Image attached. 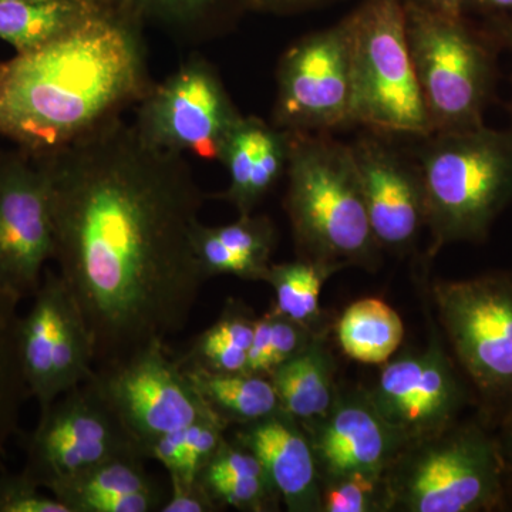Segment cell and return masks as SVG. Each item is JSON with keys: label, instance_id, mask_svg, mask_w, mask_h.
<instances>
[{"label": "cell", "instance_id": "1", "mask_svg": "<svg viewBox=\"0 0 512 512\" xmlns=\"http://www.w3.org/2000/svg\"><path fill=\"white\" fill-rule=\"evenodd\" d=\"M45 161L57 274L82 313L96 367L165 342L207 278L194 249L204 195L181 154L111 120Z\"/></svg>", "mask_w": 512, "mask_h": 512}, {"label": "cell", "instance_id": "2", "mask_svg": "<svg viewBox=\"0 0 512 512\" xmlns=\"http://www.w3.org/2000/svg\"><path fill=\"white\" fill-rule=\"evenodd\" d=\"M143 32L93 12L72 32L0 63V137L46 156L137 106L153 84Z\"/></svg>", "mask_w": 512, "mask_h": 512}, {"label": "cell", "instance_id": "3", "mask_svg": "<svg viewBox=\"0 0 512 512\" xmlns=\"http://www.w3.org/2000/svg\"><path fill=\"white\" fill-rule=\"evenodd\" d=\"M285 210L303 258L373 268L379 256L352 148L291 131Z\"/></svg>", "mask_w": 512, "mask_h": 512}, {"label": "cell", "instance_id": "4", "mask_svg": "<svg viewBox=\"0 0 512 512\" xmlns=\"http://www.w3.org/2000/svg\"><path fill=\"white\" fill-rule=\"evenodd\" d=\"M420 174L429 255L454 242H481L512 200V127L481 124L426 137Z\"/></svg>", "mask_w": 512, "mask_h": 512}, {"label": "cell", "instance_id": "5", "mask_svg": "<svg viewBox=\"0 0 512 512\" xmlns=\"http://www.w3.org/2000/svg\"><path fill=\"white\" fill-rule=\"evenodd\" d=\"M387 510L490 512L510 507L497 436L476 421L413 441L386 474Z\"/></svg>", "mask_w": 512, "mask_h": 512}, {"label": "cell", "instance_id": "6", "mask_svg": "<svg viewBox=\"0 0 512 512\" xmlns=\"http://www.w3.org/2000/svg\"><path fill=\"white\" fill-rule=\"evenodd\" d=\"M406 30L421 96L434 133L484 124L497 83V49L490 33L466 20L407 2Z\"/></svg>", "mask_w": 512, "mask_h": 512}, {"label": "cell", "instance_id": "7", "mask_svg": "<svg viewBox=\"0 0 512 512\" xmlns=\"http://www.w3.org/2000/svg\"><path fill=\"white\" fill-rule=\"evenodd\" d=\"M349 16L353 124L377 134L431 136L407 40L404 0H365Z\"/></svg>", "mask_w": 512, "mask_h": 512}, {"label": "cell", "instance_id": "8", "mask_svg": "<svg viewBox=\"0 0 512 512\" xmlns=\"http://www.w3.org/2000/svg\"><path fill=\"white\" fill-rule=\"evenodd\" d=\"M433 298L457 362L500 420L512 410V274L437 282Z\"/></svg>", "mask_w": 512, "mask_h": 512}, {"label": "cell", "instance_id": "9", "mask_svg": "<svg viewBox=\"0 0 512 512\" xmlns=\"http://www.w3.org/2000/svg\"><path fill=\"white\" fill-rule=\"evenodd\" d=\"M87 382L146 458L148 446L165 434L200 420H217L201 402L178 359L167 352L165 342L156 340L124 359L94 367Z\"/></svg>", "mask_w": 512, "mask_h": 512}, {"label": "cell", "instance_id": "10", "mask_svg": "<svg viewBox=\"0 0 512 512\" xmlns=\"http://www.w3.org/2000/svg\"><path fill=\"white\" fill-rule=\"evenodd\" d=\"M272 124L295 133L353 126L352 20L296 40L279 60Z\"/></svg>", "mask_w": 512, "mask_h": 512}, {"label": "cell", "instance_id": "11", "mask_svg": "<svg viewBox=\"0 0 512 512\" xmlns=\"http://www.w3.org/2000/svg\"><path fill=\"white\" fill-rule=\"evenodd\" d=\"M241 116L217 69L194 55L163 82L151 84L137 103L133 126L150 146L218 161Z\"/></svg>", "mask_w": 512, "mask_h": 512}, {"label": "cell", "instance_id": "12", "mask_svg": "<svg viewBox=\"0 0 512 512\" xmlns=\"http://www.w3.org/2000/svg\"><path fill=\"white\" fill-rule=\"evenodd\" d=\"M25 453L23 471L46 491L57 481L111 458L147 460L90 382L40 410L36 429L25 439Z\"/></svg>", "mask_w": 512, "mask_h": 512}, {"label": "cell", "instance_id": "13", "mask_svg": "<svg viewBox=\"0 0 512 512\" xmlns=\"http://www.w3.org/2000/svg\"><path fill=\"white\" fill-rule=\"evenodd\" d=\"M26 315H20V365L40 410L93 376L92 336L63 279L46 269Z\"/></svg>", "mask_w": 512, "mask_h": 512}, {"label": "cell", "instance_id": "14", "mask_svg": "<svg viewBox=\"0 0 512 512\" xmlns=\"http://www.w3.org/2000/svg\"><path fill=\"white\" fill-rule=\"evenodd\" d=\"M55 256L52 188L42 157L0 153V291L32 298Z\"/></svg>", "mask_w": 512, "mask_h": 512}, {"label": "cell", "instance_id": "15", "mask_svg": "<svg viewBox=\"0 0 512 512\" xmlns=\"http://www.w3.org/2000/svg\"><path fill=\"white\" fill-rule=\"evenodd\" d=\"M369 396L410 443L453 426L468 403L466 386L437 342L387 363Z\"/></svg>", "mask_w": 512, "mask_h": 512}, {"label": "cell", "instance_id": "16", "mask_svg": "<svg viewBox=\"0 0 512 512\" xmlns=\"http://www.w3.org/2000/svg\"><path fill=\"white\" fill-rule=\"evenodd\" d=\"M301 426L306 427L303 430L325 483L355 474L386 477L410 444L379 413L369 393H339L323 419Z\"/></svg>", "mask_w": 512, "mask_h": 512}, {"label": "cell", "instance_id": "17", "mask_svg": "<svg viewBox=\"0 0 512 512\" xmlns=\"http://www.w3.org/2000/svg\"><path fill=\"white\" fill-rule=\"evenodd\" d=\"M370 227L380 249L407 251L426 225V201L419 164L414 165L377 133L350 144Z\"/></svg>", "mask_w": 512, "mask_h": 512}, {"label": "cell", "instance_id": "18", "mask_svg": "<svg viewBox=\"0 0 512 512\" xmlns=\"http://www.w3.org/2000/svg\"><path fill=\"white\" fill-rule=\"evenodd\" d=\"M235 443L248 448L261 460L288 511H322V487L315 454L298 420L279 410L241 426Z\"/></svg>", "mask_w": 512, "mask_h": 512}, {"label": "cell", "instance_id": "19", "mask_svg": "<svg viewBox=\"0 0 512 512\" xmlns=\"http://www.w3.org/2000/svg\"><path fill=\"white\" fill-rule=\"evenodd\" d=\"M291 131L256 116H241L222 144L218 161L229 175L221 195L239 215H251L286 174Z\"/></svg>", "mask_w": 512, "mask_h": 512}, {"label": "cell", "instance_id": "20", "mask_svg": "<svg viewBox=\"0 0 512 512\" xmlns=\"http://www.w3.org/2000/svg\"><path fill=\"white\" fill-rule=\"evenodd\" d=\"M94 13L144 30L154 26L187 42L215 36L241 15L237 0H82Z\"/></svg>", "mask_w": 512, "mask_h": 512}, {"label": "cell", "instance_id": "21", "mask_svg": "<svg viewBox=\"0 0 512 512\" xmlns=\"http://www.w3.org/2000/svg\"><path fill=\"white\" fill-rule=\"evenodd\" d=\"M332 356L315 336L311 345L269 375L281 410L301 424L323 419L338 399Z\"/></svg>", "mask_w": 512, "mask_h": 512}, {"label": "cell", "instance_id": "22", "mask_svg": "<svg viewBox=\"0 0 512 512\" xmlns=\"http://www.w3.org/2000/svg\"><path fill=\"white\" fill-rule=\"evenodd\" d=\"M183 369L208 412L225 427L254 423L281 410L269 377L248 372H210L195 366Z\"/></svg>", "mask_w": 512, "mask_h": 512}, {"label": "cell", "instance_id": "23", "mask_svg": "<svg viewBox=\"0 0 512 512\" xmlns=\"http://www.w3.org/2000/svg\"><path fill=\"white\" fill-rule=\"evenodd\" d=\"M93 10L82 0H2L0 40L28 53L72 32Z\"/></svg>", "mask_w": 512, "mask_h": 512}, {"label": "cell", "instance_id": "24", "mask_svg": "<svg viewBox=\"0 0 512 512\" xmlns=\"http://www.w3.org/2000/svg\"><path fill=\"white\" fill-rule=\"evenodd\" d=\"M336 335L350 359L365 365H383L402 345L404 326L392 306L380 299L366 298L343 312Z\"/></svg>", "mask_w": 512, "mask_h": 512}, {"label": "cell", "instance_id": "25", "mask_svg": "<svg viewBox=\"0 0 512 512\" xmlns=\"http://www.w3.org/2000/svg\"><path fill=\"white\" fill-rule=\"evenodd\" d=\"M144 458L117 457L87 468L47 488L70 512H87L90 505L113 495L158 490L148 476Z\"/></svg>", "mask_w": 512, "mask_h": 512}, {"label": "cell", "instance_id": "26", "mask_svg": "<svg viewBox=\"0 0 512 512\" xmlns=\"http://www.w3.org/2000/svg\"><path fill=\"white\" fill-rule=\"evenodd\" d=\"M19 299L0 291V471L10 439L18 433L23 404L30 399L20 365Z\"/></svg>", "mask_w": 512, "mask_h": 512}, {"label": "cell", "instance_id": "27", "mask_svg": "<svg viewBox=\"0 0 512 512\" xmlns=\"http://www.w3.org/2000/svg\"><path fill=\"white\" fill-rule=\"evenodd\" d=\"M343 268L340 264L303 256L299 261L271 264L265 282L275 291L274 311L312 329L320 316L323 285Z\"/></svg>", "mask_w": 512, "mask_h": 512}, {"label": "cell", "instance_id": "28", "mask_svg": "<svg viewBox=\"0 0 512 512\" xmlns=\"http://www.w3.org/2000/svg\"><path fill=\"white\" fill-rule=\"evenodd\" d=\"M387 510L386 477L348 476L322 488V511L369 512Z\"/></svg>", "mask_w": 512, "mask_h": 512}, {"label": "cell", "instance_id": "29", "mask_svg": "<svg viewBox=\"0 0 512 512\" xmlns=\"http://www.w3.org/2000/svg\"><path fill=\"white\" fill-rule=\"evenodd\" d=\"M194 249L205 278L218 275H234L245 281H266L269 268L237 254L222 244L212 227L197 225L194 231Z\"/></svg>", "mask_w": 512, "mask_h": 512}, {"label": "cell", "instance_id": "30", "mask_svg": "<svg viewBox=\"0 0 512 512\" xmlns=\"http://www.w3.org/2000/svg\"><path fill=\"white\" fill-rule=\"evenodd\" d=\"M200 483L218 507L229 505L248 512L278 510L276 507L281 495L269 478L225 477L200 480Z\"/></svg>", "mask_w": 512, "mask_h": 512}, {"label": "cell", "instance_id": "31", "mask_svg": "<svg viewBox=\"0 0 512 512\" xmlns=\"http://www.w3.org/2000/svg\"><path fill=\"white\" fill-rule=\"evenodd\" d=\"M222 244L256 264L271 266V255L276 244L274 222L268 217L239 215L232 224L212 227Z\"/></svg>", "mask_w": 512, "mask_h": 512}, {"label": "cell", "instance_id": "32", "mask_svg": "<svg viewBox=\"0 0 512 512\" xmlns=\"http://www.w3.org/2000/svg\"><path fill=\"white\" fill-rule=\"evenodd\" d=\"M0 512H70L25 473L0 471Z\"/></svg>", "mask_w": 512, "mask_h": 512}, {"label": "cell", "instance_id": "33", "mask_svg": "<svg viewBox=\"0 0 512 512\" xmlns=\"http://www.w3.org/2000/svg\"><path fill=\"white\" fill-rule=\"evenodd\" d=\"M271 320V373L282 363L303 352L316 335L312 329L272 309Z\"/></svg>", "mask_w": 512, "mask_h": 512}, {"label": "cell", "instance_id": "34", "mask_svg": "<svg viewBox=\"0 0 512 512\" xmlns=\"http://www.w3.org/2000/svg\"><path fill=\"white\" fill-rule=\"evenodd\" d=\"M170 500L163 503L160 512H214L218 505L212 501L210 494L205 490L200 480L184 481L178 478H170Z\"/></svg>", "mask_w": 512, "mask_h": 512}, {"label": "cell", "instance_id": "35", "mask_svg": "<svg viewBox=\"0 0 512 512\" xmlns=\"http://www.w3.org/2000/svg\"><path fill=\"white\" fill-rule=\"evenodd\" d=\"M271 320L268 312L255 319L254 339L248 350V373L271 375Z\"/></svg>", "mask_w": 512, "mask_h": 512}, {"label": "cell", "instance_id": "36", "mask_svg": "<svg viewBox=\"0 0 512 512\" xmlns=\"http://www.w3.org/2000/svg\"><path fill=\"white\" fill-rule=\"evenodd\" d=\"M320 2L323 0H237L242 13H274V15L298 12V10L318 5Z\"/></svg>", "mask_w": 512, "mask_h": 512}, {"label": "cell", "instance_id": "37", "mask_svg": "<svg viewBox=\"0 0 512 512\" xmlns=\"http://www.w3.org/2000/svg\"><path fill=\"white\" fill-rule=\"evenodd\" d=\"M498 433L495 434L500 446L505 466V478H507L508 501L512 504V410L505 413L498 420Z\"/></svg>", "mask_w": 512, "mask_h": 512}, {"label": "cell", "instance_id": "38", "mask_svg": "<svg viewBox=\"0 0 512 512\" xmlns=\"http://www.w3.org/2000/svg\"><path fill=\"white\" fill-rule=\"evenodd\" d=\"M473 6L495 19H512V0H464V8Z\"/></svg>", "mask_w": 512, "mask_h": 512}, {"label": "cell", "instance_id": "39", "mask_svg": "<svg viewBox=\"0 0 512 512\" xmlns=\"http://www.w3.org/2000/svg\"><path fill=\"white\" fill-rule=\"evenodd\" d=\"M407 2L416 3L421 8L433 10L450 18H461L464 12V0H407Z\"/></svg>", "mask_w": 512, "mask_h": 512}, {"label": "cell", "instance_id": "40", "mask_svg": "<svg viewBox=\"0 0 512 512\" xmlns=\"http://www.w3.org/2000/svg\"><path fill=\"white\" fill-rule=\"evenodd\" d=\"M488 33L494 37L498 46L507 47L512 53V19H494Z\"/></svg>", "mask_w": 512, "mask_h": 512}, {"label": "cell", "instance_id": "41", "mask_svg": "<svg viewBox=\"0 0 512 512\" xmlns=\"http://www.w3.org/2000/svg\"><path fill=\"white\" fill-rule=\"evenodd\" d=\"M0 2H2V0H0Z\"/></svg>", "mask_w": 512, "mask_h": 512}]
</instances>
